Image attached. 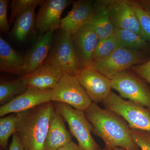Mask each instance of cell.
<instances>
[{"label":"cell","mask_w":150,"mask_h":150,"mask_svg":"<svg viewBox=\"0 0 150 150\" xmlns=\"http://www.w3.org/2000/svg\"><path fill=\"white\" fill-rule=\"evenodd\" d=\"M84 112L93 126L92 133L103 141L106 149L121 147L128 150H141L131 138L129 125L120 115L102 109L94 103Z\"/></svg>","instance_id":"obj_1"},{"label":"cell","mask_w":150,"mask_h":150,"mask_svg":"<svg viewBox=\"0 0 150 150\" xmlns=\"http://www.w3.org/2000/svg\"><path fill=\"white\" fill-rule=\"evenodd\" d=\"M55 110L51 101L16 113V133L25 150H43Z\"/></svg>","instance_id":"obj_2"},{"label":"cell","mask_w":150,"mask_h":150,"mask_svg":"<svg viewBox=\"0 0 150 150\" xmlns=\"http://www.w3.org/2000/svg\"><path fill=\"white\" fill-rule=\"evenodd\" d=\"M55 110L60 114L69 128L70 132L77 140L81 150H102L91 135L93 126L84 111L61 102H54Z\"/></svg>","instance_id":"obj_3"},{"label":"cell","mask_w":150,"mask_h":150,"mask_svg":"<svg viewBox=\"0 0 150 150\" xmlns=\"http://www.w3.org/2000/svg\"><path fill=\"white\" fill-rule=\"evenodd\" d=\"M103 103L105 109L120 115L130 128L150 132V110L147 108L126 100L112 92Z\"/></svg>","instance_id":"obj_4"},{"label":"cell","mask_w":150,"mask_h":150,"mask_svg":"<svg viewBox=\"0 0 150 150\" xmlns=\"http://www.w3.org/2000/svg\"><path fill=\"white\" fill-rule=\"evenodd\" d=\"M147 61L143 51L119 47L107 58L93 61L86 68L96 70L110 79L115 75Z\"/></svg>","instance_id":"obj_5"},{"label":"cell","mask_w":150,"mask_h":150,"mask_svg":"<svg viewBox=\"0 0 150 150\" xmlns=\"http://www.w3.org/2000/svg\"><path fill=\"white\" fill-rule=\"evenodd\" d=\"M43 65L57 67L65 74L76 75L80 69L73 47L71 33L60 30Z\"/></svg>","instance_id":"obj_6"},{"label":"cell","mask_w":150,"mask_h":150,"mask_svg":"<svg viewBox=\"0 0 150 150\" xmlns=\"http://www.w3.org/2000/svg\"><path fill=\"white\" fill-rule=\"evenodd\" d=\"M51 101L66 103L83 111L93 103L77 77L67 74L63 75L53 90Z\"/></svg>","instance_id":"obj_7"},{"label":"cell","mask_w":150,"mask_h":150,"mask_svg":"<svg viewBox=\"0 0 150 150\" xmlns=\"http://www.w3.org/2000/svg\"><path fill=\"white\" fill-rule=\"evenodd\" d=\"M112 89L121 98L137 103L150 110V89L142 78L129 70L115 75L111 79Z\"/></svg>","instance_id":"obj_8"},{"label":"cell","mask_w":150,"mask_h":150,"mask_svg":"<svg viewBox=\"0 0 150 150\" xmlns=\"http://www.w3.org/2000/svg\"><path fill=\"white\" fill-rule=\"evenodd\" d=\"M76 76L93 103H103L112 92L111 79L96 70L83 68Z\"/></svg>","instance_id":"obj_9"},{"label":"cell","mask_w":150,"mask_h":150,"mask_svg":"<svg viewBox=\"0 0 150 150\" xmlns=\"http://www.w3.org/2000/svg\"><path fill=\"white\" fill-rule=\"evenodd\" d=\"M72 3L69 0H47L40 5L35 20V28L40 35L60 28L61 16Z\"/></svg>","instance_id":"obj_10"},{"label":"cell","mask_w":150,"mask_h":150,"mask_svg":"<svg viewBox=\"0 0 150 150\" xmlns=\"http://www.w3.org/2000/svg\"><path fill=\"white\" fill-rule=\"evenodd\" d=\"M73 47L80 69L88 67L93 61L94 54L99 41L91 25H84L71 35Z\"/></svg>","instance_id":"obj_11"},{"label":"cell","mask_w":150,"mask_h":150,"mask_svg":"<svg viewBox=\"0 0 150 150\" xmlns=\"http://www.w3.org/2000/svg\"><path fill=\"white\" fill-rule=\"evenodd\" d=\"M53 90L28 88L7 103L0 107V116L9 113H17L25 111L45 103L51 101Z\"/></svg>","instance_id":"obj_12"},{"label":"cell","mask_w":150,"mask_h":150,"mask_svg":"<svg viewBox=\"0 0 150 150\" xmlns=\"http://www.w3.org/2000/svg\"><path fill=\"white\" fill-rule=\"evenodd\" d=\"M106 6L115 28L130 30L143 37L138 18L127 0H107Z\"/></svg>","instance_id":"obj_13"},{"label":"cell","mask_w":150,"mask_h":150,"mask_svg":"<svg viewBox=\"0 0 150 150\" xmlns=\"http://www.w3.org/2000/svg\"><path fill=\"white\" fill-rule=\"evenodd\" d=\"M64 74L57 67L43 65L32 72L23 75L20 79L27 88L53 90Z\"/></svg>","instance_id":"obj_14"},{"label":"cell","mask_w":150,"mask_h":150,"mask_svg":"<svg viewBox=\"0 0 150 150\" xmlns=\"http://www.w3.org/2000/svg\"><path fill=\"white\" fill-rule=\"evenodd\" d=\"M93 3L88 0L74 1L72 9L62 19L60 29L72 35L89 23L93 13Z\"/></svg>","instance_id":"obj_15"},{"label":"cell","mask_w":150,"mask_h":150,"mask_svg":"<svg viewBox=\"0 0 150 150\" xmlns=\"http://www.w3.org/2000/svg\"><path fill=\"white\" fill-rule=\"evenodd\" d=\"M53 40V33H45L38 38L24 57L25 74L32 72L43 65L54 43Z\"/></svg>","instance_id":"obj_16"},{"label":"cell","mask_w":150,"mask_h":150,"mask_svg":"<svg viewBox=\"0 0 150 150\" xmlns=\"http://www.w3.org/2000/svg\"><path fill=\"white\" fill-rule=\"evenodd\" d=\"M62 115L55 110L51 116L43 150H57L72 142Z\"/></svg>","instance_id":"obj_17"},{"label":"cell","mask_w":150,"mask_h":150,"mask_svg":"<svg viewBox=\"0 0 150 150\" xmlns=\"http://www.w3.org/2000/svg\"><path fill=\"white\" fill-rule=\"evenodd\" d=\"M93 14L89 23L91 25L99 40L106 39L115 33L112 23L106 6V1H96L93 3Z\"/></svg>","instance_id":"obj_18"},{"label":"cell","mask_w":150,"mask_h":150,"mask_svg":"<svg viewBox=\"0 0 150 150\" xmlns=\"http://www.w3.org/2000/svg\"><path fill=\"white\" fill-rule=\"evenodd\" d=\"M24 57L1 36L0 37V71L20 76L25 74Z\"/></svg>","instance_id":"obj_19"},{"label":"cell","mask_w":150,"mask_h":150,"mask_svg":"<svg viewBox=\"0 0 150 150\" xmlns=\"http://www.w3.org/2000/svg\"><path fill=\"white\" fill-rule=\"evenodd\" d=\"M38 5H33L25 9L14 21L12 35L18 42H25L35 27V12Z\"/></svg>","instance_id":"obj_20"},{"label":"cell","mask_w":150,"mask_h":150,"mask_svg":"<svg viewBox=\"0 0 150 150\" xmlns=\"http://www.w3.org/2000/svg\"><path fill=\"white\" fill-rule=\"evenodd\" d=\"M115 34L119 46L132 50H146L149 46L146 40L134 32L115 28Z\"/></svg>","instance_id":"obj_21"},{"label":"cell","mask_w":150,"mask_h":150,"mask_svg":"<svg viewBox=\"0 0 150 150\" xmlns=\"http://www.w3.org/2000/svg\"><path fill=\"white\" fill-rule=\"evenodd\" d=\"M27 89L21 79L1 81L0 83V104H6Z\"/></svg>","instance_id":"obj_22"},{"label":"cell","mask_w":150,"mask_h":150,"mask_svg":"<svg viewBox=\"0 0 150 150\" xmlns=\"http://www.w3.org/2000/svg\"><path fill=\"white\" fill-rule=\"evenodd\" d=\"M138 18L143 38L150 42V10L135 0H127Z\"/></svg>","instance_id":"obj_23"},{"label":"cell","mask_w":150,"mask_h":150,"mask_svg":"<svg viewBox=\"0 0 150 150\" xmlns=\"http://www.w3.org/2000/svg\"><path fill=\"white\" fill-rule=\"evenodd\" d=\"M16 113H13L0 119V145L6 150L10 137L16 132Z\"/></svg>","instance_id":"obj_24"},{"label":"cell","mask_w":150,"mask_h":150,"mask_svg":"<svg viewBox=\"0 0 150 150\" xmlns=\"http://www.w3.org/2000/svg\"><path fill=\"white\" fill-rule=\"evenodd\" d=\"M119 47L115 33L106 39L99 40L95 51L93 61L107 58Z\"/></svg>","instance_id":"obj_25"},{"label":"cell","mask_w":150,"mask_h":150,"mask_svg":"<svg viewBox=\"0 0 150 150\" xmlns=\"http://www.w3.org/2000/svg\"><path fill=\"white\" fill-rule=\"evenodd\" d=\"M43 1L41 0H13L10 5L9 22L12 23L15 21L18 16L27 8L35 4L40 6Z\"/></svg>","instance_id":"obj_26"},{"label":"cell","mask_w":150,"mask_h":150,"mask_svg":"<svg viewBox=\"0 0 150 150\" xmlns=\"http://www.w3.org/2000/svg\"><path fill=\"white\" fill-rule=\"evenodd\" d=\"M130 128L131 138L141 150H150V132Z\"/></svg>","instance_id":"obj_27"},{"label":"cell","mask_w":150,"mask_h":150,"mask_svg":"<svg viewBox=\"0 0 150 150\" xmlns=\"http://www.w3.org/2000/svg\"><path fill=\"white\" fill-rule=\"evenodd\" d=\"M9 1L0 0V30L1 32H5L10 29L8 19V8Z\"/></svg>","instance_id":"obj_28"},{"label":"cell","mask_w":150,"mask_h":150,"mask_svg":"<svg viewBox=\"0 0 150 150\" xmlns=\"http://www.w3.org/2000/svg\"><path fill=\"white\" fill-rule=\"evenodd\" d=\"M132 71L150 84V59L146 62L131 67Z\"/></svg>","instance_id":"obj_29"},{"label":"cell","mask_w":150,"mask_h":150,"mask_svg":"<svg viewBox=\"0 0 150 150\" xmlns=\"http://www.w3.org/2000/svg\"><path fill=\"white\" fill-rule=\"evenodd\" d=\"M12 136V140L8 150H25L16 132Z\"/></svg>","instance_id":"obj_30"},{"label":"cell","mask_w":150,"mask_h":150,"mask_svg":"<svg viewBox=\"0 0 150 150\" xmlns=\"http://www.w3.org/2000/svg\"><path fill=\"white\" fill-rule=\"evenodd\" d=\"M57 150H81L79 145L72 141Z\"/></svg>","instance_id":"obj_31"},{"label":"cell","mask_w":150,"mask_h":150,"mask_svg":"<svg viewBox=\"0 0 150 150\" xmlns=\"http://www.w3.org/2000/svg\"><path fill=\"white\" fill-rule=\"evenodd\" d=\"M139 1L150 10V1Z\"/></svg>","instance_id":"obj_32"},{"label":"cell","mask_w":150,"mask_h":150,"mask_svg":"<svg viewBox=\"0 0 150 150\" xmlns=\"http://www.w3.org/2000/svg\"><path fill=\"white\" fill-rule=\"evenodd\" d=\"M109 150H128L126 149H124V148L121 147H115L113 148V149H111Z\"/></svg>","instance_id":"obj_33"},{"label":"cell","mask_w":150,"mask_h":150,"mask_svg":"<svg viewBox=\"0 0 150 150\" xmlns=\"http://www.w3.org/2000/svg\"><path fill=\"white\" fill-rule=\"evenodd\" d=\"M0 150H6L4 149H3L2 148H1V149H0Z\"/></svg>","instance_id":"obj_34"},{"label":"cell","mask_w":150,"mask_h":150,"mask_svg":"<svg viewBox=\"0 0 150 150\" xmlns=\"http://www.w3.org/2000/svg\"><path fill=\"white\" fill-rule=\"evenodd\" d=\"M102 150H107L106 149H105V148H104V149H102Z\"/></svg>","instance_id":"obj_35"}]
</instances>
